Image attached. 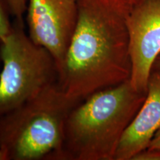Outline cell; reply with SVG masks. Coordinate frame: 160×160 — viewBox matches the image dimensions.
<instances>
[{
	"instance_id": "obj_1",
	"label": "cell",
	"mask_w": 160,
	"mask_h": 160,
	"mask_svg": "<svg viewBox=\"0 0 160 160\" xmlns=\"http://www.w3.org/2000/svg\"><path fill=\"white\" fill-rule=\"evenodd\" d=\"M78 19L58 82L72 99L130 79L129 0H77Z\"/></svg>"
},
{
	"instance_id": "obj_2",
	"label": "cell",
	"mask_w": 160,
	"mask_h": 160,
	"mask_svg": "<svg viewBox=\"0 0 160 160\" xmlns=\"http://www.w3.org/2000/svg\"><path fill=\"white\" fill-rule=\"evenodd\" d=\"M146 95L127 80L80 102L66 121L60 160H115L122 137Z\"/></svg>"
},
{
	"instance_id": "obj_3",
	"label": "cell",
	"mask_w": 160,
	"mask_h": 160,
	"mask_svg": "<svg viewBox=\"0 0 160 160\" xmlns=\"http://www.w3.org/2000/svg\"><path fill=\"white\" fill-rule=\"evenodd\" d=\"M80 102L51 84L0 117V148L8 160H60L66 121Z\"/></svg>"
},
{
	"instance_id": "obj_4",
	"label": "cell",
	"mask_w": 160,
	"mask_h": 160,
	"mask_svg": "<svg viewBox=\"0 0 160 160\" xmlns=\"http://www.w3.org/2000/svg\"><path fill=\"white\" fill-rule=\"evenodd\" d=\"M0 117L58 82L55 59L30 38L23 20L15 19L11 33L0 43Z\"/></svg>"
},
{
	"instance_id": "obj_5",
	"label": "cell",
	"mask_w": 160,
	"mask_h": 160,
	"mask_svg": "<svg viewBox=\"0 0 160 160\" xmlns=\"http://www.w3.org/2000/svg\"><path fill=\"white\" fill-rule=\"evenodd\" d=\"M28 36L62 67L78 19L77 0H27Z\"/></svg>"
},
{
	"instance_id": "obj_6",
	"label": "cell",
	"mask_w": 160,
	"mask_h": 160,
	"mask_svg": "<svg viewBox=\"0 0 160 160\" xmlns=\"http://www.w3.org/2000/svg\"><path fill=\"white\" fill-rule=\"evenodd\" d=\"M127 25L130 82L136 91L146 93L150 73L160 53V0H140L133 5Z\"/></svg>"
},
{
	"instance_id": "obj_7",
	"label": "cell",
	"mask_w": 160,
	"mask_h": 160,
	"mask_svg": "<svg viewBox=\"0 0 160 160\" xmlns=\"http://www.w3.org/2000/svg\"><path fill=\"white\" fill-rule=\"evenodd\" d=\"M160 128V68H152L147 95L141 108L122 137L115 160H132L148 148Z\"/></svg>"
},
{
	"instance_id": "obj_8",
	"label": "cell",
	"mask_w": 160,
	"mask_h": 160,
	"mask_svg": "<svg viewBox=\"0 0 160 160\" xmlns=\"http://www.w3.org/2000/svg\"><path fill=\"white\" fill-rule=\"evenodd\" d=\"M9 10L4 0H0V43L11 33L13 22H11Z\"/></svg>"
},
{
	"instance_id": "obj_9",
	"label": "cell",
	"mask_w": 160,
	"mask_h": 160,
	"mask_svg": "<svg viewBox=\"0 0 160 160\" xmlns=\"http://www.w3.org/2000/svg\"><path fill=\"white\" fill-rule=\"evenodd\" d=\"M10 13L15 19L23 20L22 17L27 9V0H4Z\"/></svg>"
},
{
	"instance_id": "obj_10",
	"label": "cell",
	"mask_w": 160,
	"mask_h": 160,
	"mask_svg": "<svg viewBox=\"0 0 160 160\" xmlns=\"http://www.w3.org/2000/svg\"><path fill=\"white\" fill-rule=\"evenodd\" d=\"M132 160H160V148H146L136 154Z\"/></svg>"
},
{
	"instance_id": "obj_11",
	"label": "cell",
	"mask_w": 160,
	"mask_h": 160,
	"mask_svg": "<svg viewBox=\"0 0 160 160\" xmlns=\"http://www.w3.org/2000/svg\"><path fill=\"white\" fill-rule=\"evenodd\" d=\"M148 148H160V128L153 136Z\"/></svg>"
},
{
	"instance_id": "obj_12",
	"label": "cell",
	"mask_w": 160,
	"mask_h": 160,
	"mask_svg": "<svg viewBox=\"0 0 160 160\" xmlns=\"http://www.w3.org/2000/svg\"><path fill=\"white\" fill-rule=\"evenodd\" d=\"M0 160H8L7 153L1 148H0Z\"/></svg>"
},
{
	"instance_id": "obj_13",
	"label": "cell",
	"mask_w": 160,
	"mask_h": 160,
	"mask_svg": "<svg viewBox=\"0 0 160 160\" xmlns=\"http://www.w3.org/2000/svg\"><path fill=\"white\" fill-rule=\"evenodd\" d=\"M160 68V53L157 57V59L155 60L154 64H153V68Z\"/></svg>"
},
{
	"instance_id": "obj_14",
	"label": "cell",
	"mask_w": 160,
	"mask_h": 160,
	"mask_svg": "<svg viewBox=\"0 0 160 160\" xmlns=\"http://www.w3.org/2000/svg\"><path fill=\"white\" fill-rule=\"evenodd\" d=\"M129 1L131 2L132 4H133V5H134V4L139 2L140 0H129Z\"/></svg>"
}]
</instances>
